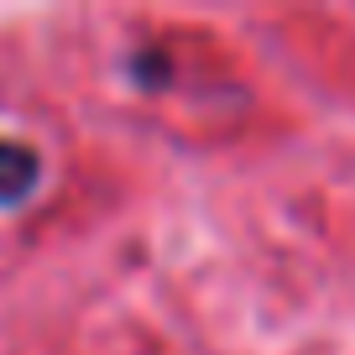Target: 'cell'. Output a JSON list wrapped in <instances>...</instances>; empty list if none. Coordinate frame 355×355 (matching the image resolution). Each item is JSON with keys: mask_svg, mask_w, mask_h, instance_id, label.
Here are the masks:
<instances>
[{"mask_svg": "<svg viewBox=\"0 0 355 355\" xmlns=\"http://www.w3.org/2000/svg\"><path fill=\"white\" fill-rule=\"evenodd\" d=\"M37 178H42V162H37L32 146L11 141V136H0V209H11V204L32 199Z\"/></svg>", "mask_w": 355, "mask_h": 355, "instance_id": "6da1fadb", "label": "cell"}, {"mask_svg": "<svg viewBox=\"0 0 355 355\" xmlns=\"http://www.w3.org/2000/svg\"><path fill=\"white\" fill-rule=\"evenodd\" d=\"M162 73H167V58L162 53H157V58H146V53L136 58V78H141V84H146V78H162Z\"/></svg>", "mask_w": 355, "mask_h": 355, "instance_id": "7a4b0ae2", "label": "cell"}]
</instances>
